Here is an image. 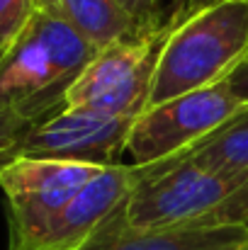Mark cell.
Instances as JSON below:
<instances>
[{
  "mask_svg": "<svg viewBox=\"0 0 248 250\" xmlns=\"http://www.w3.org/2000/svg\"><path fill=\"white\" fill-rule=\"evenodd\" d=\"M132 124L134 119L129 117H112L85 107H61L27 131L20 156L95 167L119 166L117 158L127 151Z\"/></svg>",
  "mask_w": 248,
  "mask_h": 250,
  "instance_id": "cell-7",
  "label": "cell"
},
{
  "mask_svg": "<svg viewBox=\"0 0 248 250\" xmlns=\"http://www.w3.org/2000/svg\"><path fill=\"white\" fill-rule=\"evenodd\" d=\"M217 2H224V0H178V7L173 15L178 17H185V15H192L202 7H209V5H217Z\"/></svg>",
  "mask_w": 248,
  "mask_h": 250,
  "instance_id": "cell-16",
  "label": "cell"
},
{
  "mask_svg": "<svg viewBox=\"0 0 248 250\" xmlns=\"http://www.w3.org/2000/svg\"><path fill=\"white\" fill-rule=\"evenodd\" d=\"M61 107H44V104H17L0 112V170L10 161L20 158L22 139L27 131L46 119L49 114L59 112Z\"/></svg>",
  "mask_w": 248,
  "mask_h": 250,
  "instance_id": "cell-12",
  "label": "cell"
},
{
  "mask_svg": "<svg viewBox=\"0 0 248 250\" xmlns=\"http://www.w3.org/2000/svg\"><path fill=\"white\" fill-rule=\"evenodd\" d=\"M42 2L56 5V0H0V63L17 44Z\"/></svg>",
  "mask_w": 248,
  "mask_h": 250,
  "instance_id": "cell-13",
  "label": "cell"
},
{
  "mask_svg": "<svg viewBox=\"0 0 248 250\" xmlns=\"http://www.w3.org/2000/svg\"><path fill=\"white\" fill-rule=\"evenodd\" d=\"M127 224L134 231L248 226V180L217 175L187 158L136 166Z\"/></svg>",
  "mask_w": 248,
  "mask_h": 250,
  "instance_id": "cell-1",
  "label": "cell"
},
{
  "mask_svg": "<svg viewBox=\"0 0 248 250\" xmlns=\"http://www.w3.org/2000/svg\"><path fill=\"white\" fill-rule=\"evenodd\" d=\"M180 158L231 180H248V112L173 161Z\"/></svg>",
  "mask_w": 248,
  "mask_h": 250,
  "instance_id": "cell-10",
  "label": "cell"
},
{
  "mask_svg": "<svg viewBox=\"0 0 248 250\" xmlns=\"http://www.w3.org/2000/svg\"><path fill=\"white\" fill-rule=\"evenodd\" d=\"M173 17L161 27L102 46L81 76L68 85L64 107H85L112 117L136 119L149 107L154 76Z\"/></svg>",
  "mask_w": 248,
  "mask_h": 250,
  "instance_id": "cell-4",
  "label": "cell"
},
{
  "mask_svg": "<svg viewBox=\"0 0 248 250\" xmlns=\"http://www.w3.org/2000/svg\"><path fill=\"white\" fill-rule=\"evenodd\" d=\"M136 185V166H112L100 170L66 209L49 224L34 250H78L90 241L100 224L129 197Z\"/></svg>",
  "mask_w": 248,
  "mask_h": 250,
  "instance_id": "cell-8",
  "label": "cell"
},
{
  "mask_svg": "<svg viewBox=\"0 0 248 250\" xmlns=\"http://www.w3.org/2000/svg\"><path fill=\"white\" fill-rule=\"evenodd\" d=\"M170 17L149 107L222 83L248 59V0H224Z\"/></svg>",
  "mask_w": 248,
  "mask_h": 250,
  "instance_id": "cell-2",
  "label": "cell"
},
{
  "mask_svg": "<svg viewBox=\"0 0 248 250\" xmlns=\"http://www.w3.org/2000/svg\"><path fill=\"white\" fill-rule=\"evenodd\" d=\"M78 250H248V226L134 231L124 199Z\"/></svg>",
  "mask_w": 248,
  "mask_h": 250,
  "instance_id": "cell-9",
  "label": "cell"
},
{
  "mask_svg": "<svg viewBox=\"0 0 248 250\" xmlns=\"http://www.w3.org/2000/svg\"><path fill=\"white\" fill-rule=\"evenodd\" d=\"M10 107H17V104H10V102L5 100V95L0 92V112H5V109H10Z\"/></svg>",
  "mask_w": 248,
  "mask_h": 250,
  "instance_id": "cell-17",
  "label": "cell"
},
{
  "mask_svg": "<svg viewBox=\"0 0 248 250\" xmlns=\"http://www.w3.org/2000/svg\"><path fill=\"white\" fill-rule=\"evenodd\" d=\"M226 85H229V90H231L239 100H244L248 104V59L241 61V63L231 71V76L226 78Z\"/></svg>",
  "mask_w": 248,
  "mask_h": 250,
  "instance_id": "cell-15",
  "label": "cell"
},
{
  "mask_svg": "<svg viewBox=\"0 0 248 250\" xmlns=\"http://www.w3.org/2000/svg\"><path fill=\"white\" fill-rule=\"evenodd\" d=\"M244 112H248V104L229 90L226 81L180 95L149 107L134 119L127 153H132L134 166L173 161Z\"/></svg>",
  "mask_w": 248,
  "mask_h": 250,
  "instance_id": "cell-5",
  "label": "cell"
},
{
  "mask_svg": "<svg viewBox=\"0 0 248 250\" xmlns=\"http://www.w3.org/2000/svg\"><path fill=\"white\" fill-rule=\"evenodd\" d=\"M100 49L64 17L42 2L0 63V92L10 104L64 107V95Z\"/></svg>",
  "mask_w": 248,
  "mask_h": 250,
  "instance_id": "cell-3",
  "label": "cell"
},
{
  "mask_svg": "<svg viewBox=\"0 0 248 250\" xmlns=\"http://www.w3.org/2000/svg\"><path fill=\"white\" fill-rule=\"evenodd\" d=\"M56 7L97 49L117 39L141 34L114 0H56Z\"/></svg>",
  "mask_w": 248,
  "mask_h": 250,
  "instance_id": "cell-11",
  "label": "cell"
},
{
  "mask_svg": "<svg viewBox=\"0 0 248 250\" xmlns=\"http://www.w3.org/2000/svg\"><path fill=\"white\" fill-rule=\"evenodd\" d=\"M114 2L129 15V20L134 22L139 32L156 29L165 22L158 12V0H114Z\"/></svg>",
  "mask_w": 248,
  "mask_h": 250,
  "instance_id": "cell-14",
  "label": "cell"
},
{
  "mask_svg": "<svg viewBox=\"0 0 248 250\" xmlns=\"http://www.w3.org/2000/svg\"><path fill=\"white\" fill-rule=\"evenodd\" d=\"M105 167L20 156L0 170L7 204V250H34L49 224Z\"/></svg>",
  "mask_w": 248,
  "mask_h": 250,
  "instance_id": "cell-6",
  "label": "cell"
}]
</instances>
